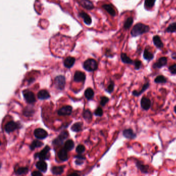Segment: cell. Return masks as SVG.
I'll return each instance as SVG.
<instances>
[{"label": "cell", "mask_w": 176, "mask_h": 176, "mask_svg": "<svg viewBox=\"0 0 176 176\" xmlns=\"http://www.w3.org/2000/svg\"><path fill=\"white\" fill-rule=\"evenodd\" d=\"M150 28L148 25L144 24L143 23H139L134 25L131 31V35L132 36L136 37L143 34L149 31Z\"/></svg>", "instance_id": "6da1fadb"}, {"label": "cell", "mask_w": 176, "mask_h": 176, "mask_svg": "<svg viewBox=\"0 0 176 176\" xmlns=\"http://www.w3.org/2000/svg\"><path fill=\"white\" fill-rule=\"evenodd\" d=\"M83 67L87 71L89 72H92L97 70L98 68V64L96 61L94 59H88L84 62Z\"/></svg>", "instance_id": "7a4b0ae2"}, {"label": "cell", "mask_w": 176, "mask_h": 176, "mask_svg": "<svg viewBox=\"0 0 176 176\" xmlns=\"http://www.w3.org/2000/svg\"><path fill=\"white\" fill-rule=\"evenodd\" d=\"M66 84V79L63 76H57L54 79V85L57 90H63Z\"/></svg>", "instance_id": "3957f363"}, {"label": "cell", "mask_w": 176, "mask_h": 176, "mask_svg": "<svg viewBox=\"0 0 176 176\" xmlns=\"http://www.w3.org/2000/svg\"><path fill=\"white\" fill-rule=\"evenodd\" d=\"M68 133L66 131H64L61 133L59 136L53 141V144L54 145H62L65 140L68 137Z\"/></svg>", "instance_id": "277c9868"}, {"label": "cell", "mask_w": 176, "mask_h": 176, "mask_svg": "<svg viewBox=\"0 0 176 176\" xmlns=\"http://www.w3.org/2000/svg\"><path fill=\"white\" fill-rule=\"evenodd\" d=\"M50 150V148L48 145L46 146L45 148L39 153H36L35 154V157L38 158L40 160H45L49 158L48 154Z\"/></svg>", "instance_id": "5b68a950"}, {"label": "cell", "mask_w": 176, "mask_h": 176, "mask_svg": "<svg viewBox=\"0 0 176 176\" xmlns=\"http://www.w3.org/2000/svg\"><path fill=\"white\" fill-rule=\"evenodd\" d=\"M23 96L25 101L29 104H33L36 101V98L33 92L29 90L23 92Z\"/></svg>", "instance_id": "8992f818"}, {"label": "cell", "mask_w": 176, "mask_h": 176, "mask_svg": "<svg viewBox=\"0 0 176 176\" xmlns=\"http://www.w3.org/2000/svg\"><path fill=\"white\" fill-rule=\"evenodd\" d=\"M34 134L35 136L38 139L42 140L48 136L47 132L44 129L42 128L36 129L34 132Z\"/></svg>", "instance_id": "52a82bcc"}, {"label": "cell", "mask_w": 176, "mask_h": 176, "mask_svg": "<svg viewBox=\"0 0 176 176\" xmlns=\"http://www.w3.org/2000/svg\"><path fill=\"white\" fill-rule=\"evenodd\" d=\"M72 111L73 107L70 105H66L62 107V108L59 109L57 113L61 116H68L71 114Z\"/></svg>", "instance_id": "ba28073f"}, {"label": "cell", "mask_w": 176, "mask_h": 176, "mask_svg": "<svg viewBox=\"0 0 176 176\" xmlns=\"http://www.w3.org/2000/svg\"><path fill=\"white\" fill-rule=\"evenodd\" d=\"M123 136L124 137L129 140H134L137 137L136 134L134 133L132 129H125L123 131Z\"/></svg>", "instance_id": "9c48e42d"}, {"label": "cell", "mask_w": 176, "mask_h": 176, "mask_svg": "<svg viewBox=\"0 0 176 176\" xmlns=\"http://www.w3.org/2000/svg\"><path fill=\"white\" fill-rule=\"evenodd\" d=\"M19 126L18 123H15L13 121H9L6 125L5 126V130L7 133H11L12 132L14 131L15 130L18 128Z\"/></svg>", "instance_id": "30bf717a"}, {"label": "cell", "mask_w": 176, "mask_h": 176, "mask_svg": "<svg viewBox=\"0 0 176 176\" xmlns=\"http://www.w3.org/2000/svg\"><path fill=\"white\" fill-rule=\"evenodd\" d=\"M140 105L143 109L147 111L151 106V101L149 98L144 97L140 100Z\"/></svg>", "instance_id": "8fae6325"}, {"label": "cell", "mask_w": 176, "mask_h": 176, "mask_svg": "<svg viewBox=\"0 0 176 176\" xmlns=\"http://www.w3.org/2000/svg\"><path fill=\"white\" fill-rule=\"evenodd\" d=\"M167 59L166 57H162L156 63L153 65V68L154 69H160L167 64Z\"/></svg>", "instance_id": "7c38bea8"}, {"label": "cell", "mask_w": 176, "mask_h": 176, "mask_svg": "<svg viewBox=\"0 0 176 176\" xmlns=\"http://www.w3.org/2000/svg\"><path fill=\"white\" fill-rule=\"evenodd\" d=\"M86 79V75L80 71H76L74 75V81L76 82H84Z\"/></svg>", "instance_id": "4fadbf2b"}, {"label": "cell", "mask_w": 176, "mask_h": 176, "mask_svg": "<svg viewBox=\"0 0 176 176\" xmlns=\"http://www.w3.org/2000/svg\"><path fill=\"white\" fill-rule=\"evenodd\" d=\"M78 2L83 7L88 10L92 9L94 7L93 4L89 0H78Z\"/></svg>", "instance_id": "5bb4252c"}, {"label": "cell", "mask_w": 176, "mask_h": 176, "mask_svg": "<svg viewBox=\"0 0 176 176\" xmlns=\"http://www.w3.org/2000/svg\"><path fill=\"white\" fill-rule=\"evenodd\" d=\"M136 165L137 168L141 171L142 173H148V170L149 169V167L148 165H144L142 161L138 160L137 162H136Z\"/></svg>", "instance_id": "9a60e30c"}, {"label": "cell", "mask_w": 176, "mask_h": 176, "mask_svg": "<svg viewBox=\"0 0 176 176\" xmlns=\"http://www.w3.org/2000/svg\"><path fill=\"white\" fill-rule=\"evenodd\" d=\"M36 166L39 171L42 173H45L47 171V164L44 160H40L37 162Z\"/></svg>", "instance_id": "2e32d148"}, {"label": "cell", "mask_w": 176, "mask_h": 176, "mask_svg": "<svg viewBox=\"0 0 176 176\" xmlns=\"http://www.w3.org/2000/svg\"><path fill=\"white\" fill-rule=\"evenodd\" d=\"M75 62H76L75 58L71 57V56H69V57H67V58L65 59L64 64L65 66L67 68H70L74 65Z\"/></svg>", "instance_id": "e0dca14e"}, {"label": "cell", "mask_w": 176, "mask_h": 176, "mask_svg": "<svg viewBox=\"0 0 176 176\" xmlns=\"http://www.w3.org/2000/svg\"><path fill=\"white\" fill-rule=\"evenodd\" d=\"M37 97L40 100H45L50 98V95L47 90H43L39 91L37 94Z\"/></svg>", "instance_id": "ac0fdd59"}, {"label": "cell", "mask_w": 176, "mask_h": 176, "mask_svg": "<svg viewBox=\"0 0 176 176\" xmlns=\"http://www.w3.org/2000/svg\"><path fill=\"white\" fill-rule=\"evenodd\" d=\"M150 86V84L149 82L146 83L145 84L143 85V88L140 91H137V90H134L132 92V95L135 97H138L140 95H141L143 92H145L146 90L148 89V88Z\"/></svg>", "instance_id": "d6986e66"}, {"label": "cell", "mask_w": 176, "mask_h": 176, "mask_svg": "<svg viewBox=\"0 0 176 176\" xmlns=\"http://www.w3.org/2000/svg\"><path fill=\"white\" fill-rule=\"evenodd\" d=\"M80 16L83 19L84 22L87 25H90L92 23V19L84 11H81L79 14Z\"/></svg>", "instance_id": "ffe728a7"}, {"label": "cell", "mask_w": 176, "mask_h": 176, "mask_svg": "<svg viewBox=\"0 0 176 176\" xmlns=\"http://www.w3.org/2000/svg\"><path fill=\"white\" fill-rule=\"evenodd\" d=\"M68 151L65 148H63L58 152V157L62 161H65L68 159Z\"/></svg>", "instance_id": "44dd1931"}, {"label": "cell", "mask_w": 176, "mask_h": 176, "mask_svg": "<svg viewBox=\"0 0 176 176\" xmlns=\"http://www.w3.org/2000/svg\"><path fill=\"white\" fill-rule=\"evenodd\" d=\"M64 166H54L52 168L51 171L52 173L54 175H61L63 172H64Z\"/></svg>", "instance_id": "7402d4cb"}, {"label": "cell", "mask_w": 176, "mask_h": 176, "mask_svg": "<svg viewBox=\"0 0 176 176\" xmlns=\"http://www.w3.org/2000/svg\"><path fill=\"white\" fill-rule=\"evenodd\" d=\"M103 8L112 16H115L116 15L115 11L111 5L105 4L103 6Z\"/></svg>", "instance_id": "603a6c76"}, {"label": "cell", "mask_w": 176, "mask_h": 176, "mask_svg": "<svg viewBox=\"0 0 176 176\" xmlns=\"http://www.w3.org/2000/svg\"><path fill=\"white\" fill-rule=\"evenodd\" d=\"M121 59L122 62L128 64H134V62L130 59L129 56H127V55L126 53H121Z\"/></svg>", "instance_id": "cb8c5ba5"}, {"label": "cell", "mask_w": 176, "mask_h": 176, "mask_svg": "<svg viewBox=\"0 0 176 176\" xmlns=\"http://www.w3.org/2000/svg\"><path fill=\"white\" fill-rule=\"evenodd\" d=\"M153 41H154V44L156 45V46L157 48H162L163 47V44L162 42L161 38L159 36L156 35L153 38Z\"/></svg>", "instance_id": "d4e9b609"}, {"label": "cell", "mask_w": 176, "mask_h": 176, "mask_svg": "<svg viewBox=\"0 0 176 176\" xmlns=\"http://www.w3.org/2000/svg\"><path fill=\"white\" fill-rule=\"evenodd\" d=\"M74 147V143L73 140H67L65 143L64 148L67 151L72 150Z\"/></svg>", "instance_id": "484cf974"}, {"label": "cell", "mask_w": 176, "mask_h": 176, "mask_svg": "<svg viewBox=\"0 0 176 176\" xmlns=\"http://www.w3.org/2000/svg\"><path fill=\"white\" fill-rule=\"evenodd\" d=\"M44 145V143L39 141L38 140H34L33 142L32 143L31 145L30 146V148L32 150H33L35 148H39L42 147Z\"/></svg>", "instance_id": "4316f807"}, {"label": "cell", "mask_w": 176, "mask_h": 176, "mask_svg": "<svg viewBox=\"0 0 176 176\" xmlns=\"http://www.w3.org/2000/svg\"><path fill=\"white\" fill-rule=\"evenodd\" d=\"M82 126H83V123L80 122H78L73 125L71 128V129L73 131L78 132L81 131L82 130Z\"/></svg>", "instance_id": "83f0119b"}, {"label": "cell", "mask_w": 176, "mask_h": 176, "mask_svg": "<svg viewBox=\"0 0 176 176\" xmlns=\"http://www.w3.org/2000/svg\"><path fill=\"white\" fill-rule=\"evenodd\" d=\"M84 95L87 99L91 100L94 96V92L91 88H88L84 92Z\"/></svg>", "instance_id": "f1b7e54d"}, {"label": "cell", "mask_w": 176, "mask_h": 176, "mask_svg": "<svg viewBox=\"0 0 176 176\" xmlns=\"http://www.w3.org/2000/svg\"><path fill=\"white\" fill-rule=\"evenodd\" d=\"M154 82L157 84H164L167 82V78L164 76L160 75L154 79Z\"/></svg>", "instance_id": "f546056e"}, {"label": "cell", "mask_w": 176, "mask_h": 176, "mask_svg": "<svg viewBox=\"0 0 176 176\" xmlns=\"http://www.w3.org/2000/svg\"><path fill=\"white\" fill-rule=\"evenodd\" d=\"M34 110L31 107H26L23 111V114L26 117H30L32 116L34 114Z\"/></svg>", "instance_id": "4dcf8cb0"}, {"label": "cell", "mask_w": 176, "mask_h": 176, "mask_svg": "<svg viewBox=\"0 0 176 176\" xmlns=\"http://www.w3.org/2000/svg\"><path fill=\"white\" fill-rule=\"evenodd\" d=\"M84 119L87 121H90L92 118V113L89 109H86L84 111L83 114Z\"/></svg>", "instance_id": "1f68e13d"}, {"label": "cell", "mask_w": 176, "mask_h": 176, "mask_svg": "<svg viewBox=\"0 0 176 176\" xmlns=\"http://www.w3.org/2000/svg\"><path fill=\"white\" fill-rule=\"evenodd\" d=\"M154 54H152L150 52H149L148 49H146L144 51V58L146 60L150 61L151 59H154Z\"/></svg>", "instance_id": "d6a6232c"}, {"label": "cell", "mask_w": 176, "mask_h": 176, "mask_svg": "<svg viewBox=\"0 0 176 176\" xmlns=\"http://www.w3.org/2000/svg\"><path fill=\"white\" fill-rule=\"evenodd\" d=\"M28 169L27 167H20L18 168L17 171H16V173L17 175H22L26 174L28 173Z\"/></svg>", "instance_id": "836d02e7"}, {"label": "cell", "mask_w": 176, "mask_h": 176, "mask_svg": "<svg viewBox=\"0 0 176 176\" xmlns=\"http://www.w3.org/2000/svg\"><path fill=\"white\" fill-rule=\"evenodd\" d=\"M133 23V19L131 17L128 18L124 24V27L126 29H129L130 28Z\"/></svg>", "instance_id": "e575fe53"}, {"label": "cell", "mask_w": 176, "mask_h": 176, "mask_svg": "<svg viewBox=\"0 0 176 176\" xmlns=\"http://www.w3.org/2000/svg\"><path fill=\"white\" fill-rule=\"evenodd\" d=\"M76 158V160L75 161L76 164V165H81L83 163V161L85 160V158L84 156H82V155H78L75 157Z\"/></svg>", "instance_id": "d590c367"}, {"label": "cell", "mask_w": 176, "mask_h": 176, "mask_svg": "<svg viewBox=\"0 0 176 176\" xmlns=\"http://www.w3.org/2000/svg\"><path fill=\"white\" fill-rule=\"evenodd\" d=\"M156 0H145V6L147 9H151L154 5Z\"/></svg>", "instance_id": "8d00e7d4"}, {"label": "cell", "mask_w": 176, "mask_h": 176, "mask_svg": "<svg viewBox=\"0 0 176 176\" xmlns=\"http://www.w3.org/2000/svg\"><path fill=\"white\" fill-rule=\"evenodd\" d=\"M166 31L168 33H173L176 31V22L171 23L167 28H166Z\"/></svg>", "instance_id": "74e56055"}, {"label": "cell", "mask_w": 176, "mask_h": 176, "mask_svg": "<svg viewBox=\"0 0 176 176\" xmlns=\"http://www.w3.org/2000/svg\"><path fill=\"white\" fill-rule=\"evenodd\" d=\"M85 150V148L84 146L82 145H79L76 148V151L78 154H83Z\"/></svg>", "instance_id": "f35d334b"}, {"label": "cell", "mask_w": 176, "mask_h": 176, "mask_svg": "<svg viewBox=\"0 0 176 176\" xmlns=\"http://www.w3.org/2000/svg\"><path fill=\"white\" fill-rule=\"evenodd\" d=\"M114 83L113 81H111V83H110L109 85V86L107 87V90H106L107 92H109V93H112V92H113V90H114Z\"/></svg>", "instance_id": "ab89813d"}, {"label": "cell", "mask_w": 176, "mask_h": 176, "mask_svg": "<svg viewBox=\"0 0 176 176\" xmlns=\"http://www.w3.org/2000/svg\"><path fill=\"white\" fill-rule=\"evenodd\" d=\"M94 114L96 116H102L103 115V110L102 109V108L99 107L97 109H96Z\"/></svg>", "instance_id": "60d3db41"}, {"label": "cell", "mask_w": 176, "mask_h": 176, "mask_svg": "<svg viewBox=\"0 0 176 176\" xmlns=\"http://www.w3.org/2000/svg\"><path fill=\"white\" fill-rule=\"evenodd\" d=\"M109 101V99L107 97H102L101 99L100 104L102 106H104Z\"/></svg>", "instance_id": "b9f144b4"}, {"label": "cell", "mask_w": 176, "mask_h": 176, "mask_svg": "<svg viewBox=\"0 0 176 176\" xmlns=\"http://www.w3.org/2000/svg\"><path fill=\"white\" fill-rule=\"evenodd\" d=\"M134 66L135 69L136 70L140 69L142 66V62H140L139 60H136L134 62Z\"/></svg>", "instance_id": "7bdbcfd3"}, {"label": "cell", "mask_w": 176, "mask_h": 176, "mask_svg": "<svg viewBox=\"0 0 176 176\" xmlns=\"http://www.w3.org/2000/svg\"><path fill=\"white\" fill-rule=\"evenodd\" d=\"M169 70L173 74H176V64H173L169 67Z\"/></svg>", "instance_id": "ee69618b"}, {"label": "cell", "mask_w": 176, "mask_h": 176, "mask_svg": "<svg viewBox=\"0 0 176 176\" xmlns=\"http://www.w3.org/2000/svg\"><path fill=\"white\" fill-rule=\"evenodd\" d=\"M31 175H32V176H42V173L38 171H34L32 173Z\"/></svg>", "instance_id": "f6af8a7d"}, {"label": "cell", "mask_w": 176, "mask_h": 176, "mask_svg": "<svg viewBox=\"0 0 176 176\" xmlns=\"http://www.w3.org/2000/svg\"><path fill=\"white\" fill-rule=\"evenodd\" d=\"M69 175H78V174L76 173H71Z\"/></svg>", "instance_id": "bcb514c9"}, {"label": "cell", "mask_w": 176, "mask_h": 176, "mask_svg": "<svg viewBox=\"0 0 176 176\" xmlns=\"http://www.w3.org/2000/svg\"><path fill=\"white\" fill-rule=\"evenodd\" d=\"M174 111H175V112L176 113V105L174 107Z\"/></svg>", "instance_id": "7dc6e473"}]
</instances>
